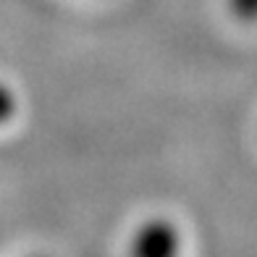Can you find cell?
<instances>
[{
    "label": "cell",
    "mask_w": 257,
    "mask_h": 257,
    "mask_svg": "<svg viewBox=\"0 0 257 257\" xmlns=\"http://www.w3.org/2000/svg\"><path fill=\"white\" fill-rule=\"evenodd\" d=\"M231 14L239 21H257V0H228Z\"/></svg>",
    "instance_id": "cell-2"
},
{
    "label": "cell",
    "mask_w": 257,
    "mask_h": 257,
    "mask_svg": "<svg viewBox=\"0 0 257 257\" xmlns=\"http://www.w3.org/2000/svg\"><path fill=\"white\" fill-rule=\"evenodd\" d=\"M179 252H181L179 228L171 220L155 218L137 228L128 257H179Z\"/></svg>",
    "instance_id": "cell-1"
},
{
    "label": "cell",
    "mask_w": 257,
    "mask_h": 257,
    "mask_svg": "<svg viewBox=\"0 0 257 257\" xmlns=\"http://www.w3.org/2000/svg\"><path fill=\"white\" fill-rule=\"evenodd\" d=\"M16 113V100H14V95L0 84V123H6V121H11V115Z\"/></svg>",
    "instance_id": "cell-3"
}]
</instances>
